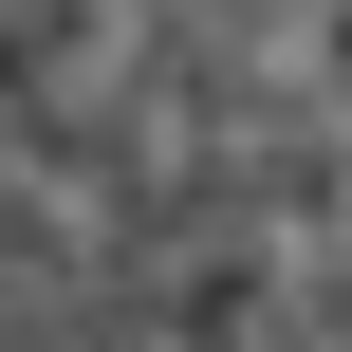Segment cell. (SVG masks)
<instances>
[{
	"instance_id": "6da1fadb",
	"label": "cell",
	"mask_w": 352,
	"mask_h": 352,
	"mask_svg": "<svg viewBox=\"0 0 352 352\" xmlns=\"http://www.w3.org/2000/svg\"><path fill=\"white\" fill-rule=\"evenodd\" d=\"M0 352H352L334 0H0Z\"/></svg>"
},
{
	"instance_id": "7a4b0ae2",
	"label": "cell",
	"mask_w": 352,
	"mask_h": 352,
	"mask_svg": "<svg viewBox=\"0 0 352 352\" xmlns=\"http://www.w3.org/2000/svg\"><path fill=\"white\" fill-rule=\"evenodd\" d=\"M334 19H352V0H334Z\"/></svg>"
}]
</instances>
